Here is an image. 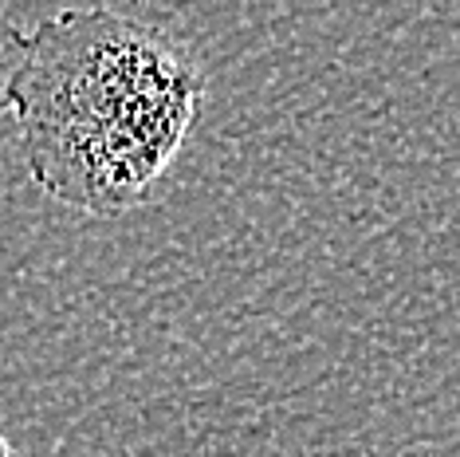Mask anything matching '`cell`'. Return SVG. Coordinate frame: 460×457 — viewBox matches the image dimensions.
I'll list each match as a JSON object with an SVG mask.
<instances>
[{"instance_id": "cell-1", "label": "cell", "mask_w": 460, "mask_h": 457, "mask_svg": "<svg viewBox=\"0 0 460 457\" xmlns=\"http://www.w3.org/2000/svg\"><path fill=\"white\" fill-rule=\"evenodd\" d=\"M201 103L190 51L114 8H64L24 32L13 119L28 178L87 217L150 202Z\"/></svg>"}, {"instance_id": "cell-2", "label": "cell", "mask_w": 460, "mask_h": 457, "mask_svg": "<svg viewBox=\"0 0 460 457\" xmlns=\"http://www.w3.org/2000/svg\"><path fill=\"white\" fill-rule=\"evenodd\" d=\"M20 51H24V32L0 28V114L13 111V83L20 67Z\"/></svg>"}, {"instance_id": "cell-3", "label": "cell", "mask_w": 460, "mask_h": 457, "mask_svg": "<svg viewBox=\"0 0 460 457\" xmlns=\"http://www.w3.org/2000/svg\"><path fill=\"white\" fill-rule=\"evenodd\" d=\"M0 457H20V450H16V445L4 438V430H0Z\"/></svg>"}]
</instances>
